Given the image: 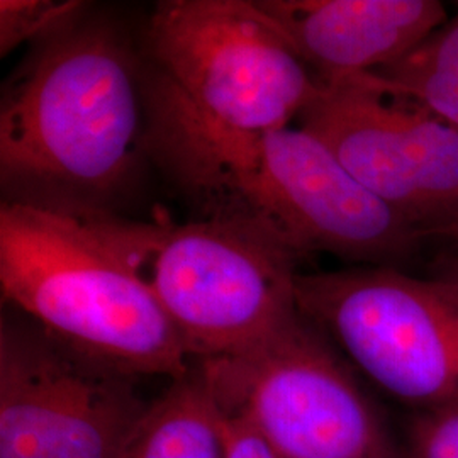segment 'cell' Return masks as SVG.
I'll list each match as a JSON object with an SVG mask.
<instances>
[{"instance_id":"cell-13","label":"cell","mask_w":458,"mask_h":458,"mask_svg":"<svg viewBox=\"0 0 458 458\" xmlns=\"http://www.w3.org/2000/svg\"><path fill=\"white\" fill-rule=\"evenodd\" d=\"M87 13L79 0H0V55L41 43Z\"/></svg>"},{"instance_id":"cell-9","label":"cell","mask_w":458,"mask_h":458,"mask_svg":"<svg viewBox=\"0 0 458 458\" xmlns=\"http://www.w3.org/2000/svg\"><path fill=\"white\" fill-rule=\"evenodd\" d=\"M297 128L431 242L458 226V131L363 77L321 82Z\"/></svg>"},{"instance_id":"cell-7","label":"cell","mask_w":458,"mask_h":458,"mask_svg":"<svg viewBox=\"0 0 458 458\" xmlns=\"http://www.w3.org/2000/svg\"><path fill=\"white\" fill-rule=\"evenodd\" d=\"M295 306L408 412L458 406V277L357 265L299 272Z\"/></svg>"},{"instance_id":"cell-1","label":"cell","mask_w":458,"mask_h":458,"mask_svg":"<svg viewBox=\"0 0 458 458\" xmlns=\"http://www.w3.org/2000/svg\"><path fill=\"white\" fill-rule=\"evenodd\" d=\"M148 145L202 211L248 229L297 262L327 253L410 270L431 242L297 126L234 132L211 126L148 89Z\"/></svg>"},{"instance_id":"cell-12","label":"cell","mask_w":458,"mask_h":458,"mask_svg":"<svg viewBox=\"0 0 458 458\" xmlns=\"http://www.w3.org/2000/svg\"><path fill=\"white\" fill-rule=\"evenodd\" d=\"M361 77L394 98L421 106L458 131V4L457 14L408 56Z\"/></svg>"},{"instance_id":"cell-11","label":"cell","mask_w":458,"mask_h":458,"mask_svg":"<svg viewBox=\"0 0 458 458\" xmlns=\"http://www.w3.org/2000/svg\"><path fill=\"white\" fill-rule=\"evenodd\" d=\"M226 426L197 361L149 403L117 458H225Z\"/></svg>"},{"instance_id":"cell-3","label":"cell","mask_w":458,"mask_h":458,"mask_svg":"<svg viewBox=\"0 0 458 458\" xmlns=\"http://www.w3.org/2000/svg\"><path fill=\"white\" fill-rule=\"evenodd\" d=\"M0 289L4 306L124 374L174 380L192 367L155 297L66 209L2 202Z\"/></svg>"},{"instance_id":"cell-2","label":"cell","mask_w":458,"mask_h":458,"mask_svg":"<svg viewBox=\"0 0 458 458\" xmlns=\"http://www.w3.org/2000/svg\"><path fill=\"white\" fill-rule=\"evenodd\" d=\"M148 92L130 41L87 13L36 43L4 87V200L111 211L140 174Z\"/></svg>"},{"instance_id":"cell-4","label":"cell","mask_w":458,"mask_h":458,"mask_svg":"<svg viewBox=\"0 0 458 458\" xmlns=\"http://www.w3.org/2000/svg\"><path fill=\"white\" fill-rule=\"evenodd\" d=\"M155 297L192 360L255 344L295 308L297 260L221 219L132 221L66 209Z\"/></svg>"},{"instance_id":"cell-10","label":"cell","mask_w":458,"mask_h":458,"mask_svg":"<svg viewBox=\"0 0 458 458\" xmlns=\"http://www.w3.org/2000/svg\"><path fill=\"white\" fill-rule=\"evenodd\" d=\"M319 82L397 64L450 19L438 0H259Z\"/></svg>"},{"instance_id":"cell-16","label":"cell","mask_w":458,"mask_h":458,"mask_svg":"<svg viewBox=\"0 0 458 458\" xmlns=\"http://www.w3.org/2000/svg\"><path fill=\"white\" fill-rule=\"evenodd\" d=\"M442 242L446 243V246L450 248V257H452V263H454V267H452V272L448 274V276H457L458 277V226L455 229H452L445 238H443Z\"/></svg>"},{"instance_id":"cell-15","label":"cell","mask_w":458,"mask_h":458,"mask_svg":"<svg viewBox=\"0 0 458 458\" xmlns=\"http://www.w3.org/2000/svg\"><path fill=\"white\" fill-rule=\"evenodd\" d=\"M225 416V414H223ZM226 455L225 458H284L277 450L240 420L226 418Z\"/></svg>"},{"instance_id":"cell-5","label":"cell","mask_w":458,"mask_h":458,"mask_svg":"<svg viewBox=\"0 0 458 458\" xmlns=\"http://www.w3.org/2000/svg\"><path fill=\"white\" fill-rule=\"evenodd\" d=\"M197 365L221 412L284 458H406L361 377L297 308L255 344Z\"/></svg>"},{"instance_id":"cell-6","label":"cell","mask_w":458,"mask_h":458,"mask_svg":"<svg viewBox=\"0 0 458 458\" xmlns=\"http://www.w3.org/2000/svg\"><path fill=\"white\" fill-rule=\"evenodd\" d=\"M148 89L234 132L295 126L321 90L259 0H165L148 19Z\"/></svg>"},{"instance_id":"cell-8","label":"cell","mask_w":458,"mask_h":458,"mask_svg":"<svg viewBox=\"0 0 458 458\" xmlns=\"http://www.w3.org/2000/svg\"><path fill=\"white\" fill-rule=\"evenodd\" d=\"M138 380L4 306L0 458L119 457L148 406Z\"/></svg>"},{"instance_id":"cell-14","label":"cell","mask_w":458,"mask_h":458,"mask_svg":"<svg viewBox=\"0 0 458 458\" xmlns=\"http://www.w3.org/2000/svg\"><path fill=\"white\" fill-rule=\"evenodd\" d=\"M399 431L406 458H458V406L408 412Z\"/></svg>"}]
</instances>
